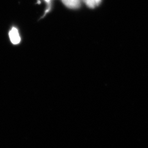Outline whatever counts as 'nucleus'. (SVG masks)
<instances>
[{"label":"nucleus","mask_w":148,"mask_h":148,"mask_svg":"<svg viewBox=\"0 0 148 148\" xmlns=\"http://www.w3.org/2000/svg\"><path fill=\"white\" fill-rule=\"evenodd\" d=\"M45 1H46L47 2H49L50 1V0H45Z\"/></svg>","instance_id":"obj_4"},{"label":"nucleus","mask_w":148,"mask_h":148,"mask_svg":"<svg viewBox=\"0 0 148 148\" xmlns=\"http://www.w3.org/2000/svg\"><path fill=\"white\" fill-rule=\"evenodd\" d=\"M9 37L11 43L14 45H18L21 42V37L18 30L15 27H13L9 32Z\"/></svg>","instance_id":"obj_1"},{"label":"nucleus","mask_w":148,"mask_h":148,"mask_svg":"<svg viewBox=\"0 0 148 148\" xmlns=\"http://www.w3.org/2000/svg\"><path fill=\"white\" fill-rule=\"evenodd\" d=\"M84 1L86 5L88 7L93 8L101 3V0H84Z\"/></svg>","instance_id":"obj_3"},{"label":"nucleus","mask_w":148,"mask_h":148,"mask_svg":"<svg viewBox=\"0 0 148 148\" xmlns=\"http://www.w3.org/2000/svg\"><path fill=\"white\" fill-rule=\"evenodd\" d=\"M64 5L69 8H79L81 2L80 0H62Z\"/></svg>","instance_id":"obj_2"}]
</instances>
